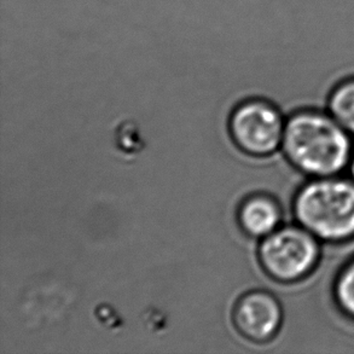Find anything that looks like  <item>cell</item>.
I'll return each instance as SVG.
<instances>
[{"label":"cell","instance_id":"obj_1","mask_svg":"<svg viewBox=\"0 0 354 354\" xmlns=\"http://www.w3.org/2000/svg\"><path fill=\"white\" fill-rule=\"evenodd\" d=\"M352 138L329 111L301 109L286 121L281 151L305 177L340 176L348 169Z\"/></svg>","mask_w":354,"mask_h":354},{"label":"cell","instance_id":"obj_2","mask_svg":"<svg viewBox=\"0 0 354 354\" xmlns=\"http://www.w3.org/2000/svg\"><path fill=\"white\" fill-rule=\"evenodd\" d=\"M295 223L322 243L354 239V180L342 176L308 178L292 198Z\"/></svg>","mask_w":354,"mask_h":354},{"label":"cell","instance_id":"obj_3","mask_svg":"<svg viewBox=\"0 0 354 354\" xmlns=\"http://www.w3.org/2000/svg\"><path fill=\"white\" fill-rule=\"evenodd\" d=\"M322 242L299 224L278 227L263 237L258 249L259 263L268 277L283 284L300 282L316 270Z\"/></svg>","mask_w":354,"mask_h":354},{"label":"cell","instance_id":"obj_4","mask_svg":"<svg viewBox=\"0 0 354 354\" xmlns=\"http://www.w3.org/2000/svg\"><path fill=\"white\" fill-rule=\"evenodd\" d=\"M286 121L271 102L250 98L234 109L229 129L239 150L255 158H266L282 147Z\"/></svg>","mask_w":354,"mask_h":354},{"label":"cell","instance_id":"obj_5","mask_svg":"<svg viewBox=\"0 0 354 354\" xmlns=\"http://www.w3.org/2000/svg\"><path fill=\"white\" fill-rule=\"evenodd\" d=\"M232 318L241 335L263 344L272 340L281 329L283 308L271 292L253 290L239 297Z\"/></svg>","mask_w":354,"mask_h":354},{"label":"cell","instance_id":"obj_6","mask_svg":"<svg viewBox=\"0 0 354 354\" xmlns=\"http://www.w3.org/2000/svg\"><path fill=\"white\" fill-rule=\"evenodd\" d=\"M237 219L244 234L263 239L282 226V208L266 194H254L239 205Z\"/></svg>","mask_w":354,"mask_h":354},{"label":"cell","instance_id":"obj_7","mask_svg":"<svg viewBox=\"0 0 354 354\" xmlns=\"http://www.w3.org/2000/svg\"><path fill=\"white\" fill-rule=\"evenodd\" d=\"M326 111L354 137V77L341 80L331 88Z\"/></svg>","mask_w":354,"mask_h":354},{"label":"cell","instance_id":"obj_8","mask_svg":"<svg viewBox=\"0 0 354 354\" xmlns=\"http://www.w3.org/2000/svg\"><path fill=\"white\" fill-rule=\"evenodd\" d=\"M333 297L341 313L354 321V257L336 274L333 283Z\"/></svg>","mask_w":354,"mask_h":354},{"label":"cell","instance_id":"obj_9","mask_svg":"<svg viewBox=\"0 0 354 354\" xmlns=\"http://www.w3.org/2000/svg\"><path fill=\"white\" fill-rule=\"evenodd\" d=\"M348 173H350V177L354 180V150L352 153V158H351L350 165H348Z\"/></svg>","mask_w":354,"mask_h":354}]
</instances>
